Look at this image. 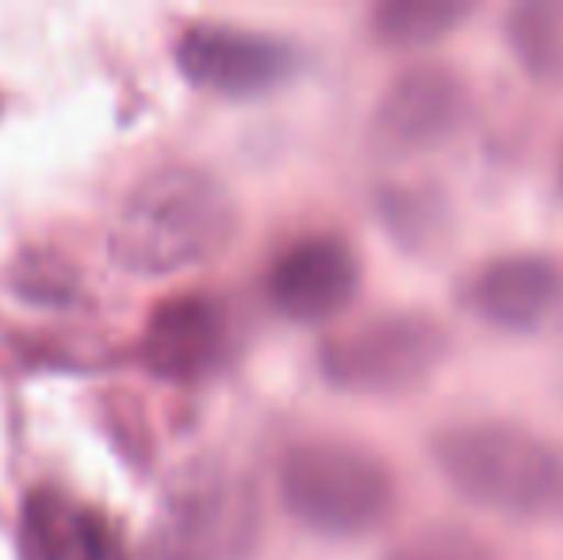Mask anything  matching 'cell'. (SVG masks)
<instances>
[{"label":"cell","mask_w":563,"mask_h":560,"mask_svg":"<svg viewBox=\"0 0 563 560\" xmlns=\"http://www.w3.org/2000/svg\"><path fill=\"white\" fill-rule=\"evenodd\" d=\"M146 373L173 384H200L234 358V322L223 299L185 292L154 307L139 342Z\"/></svg>","instance_id":"obj_9"},{"label":"cell","mask_w":563,"mask_h":560,"mask_svg":"<svg viewBox=\"0 0 563 560\" xmlns=\"http://www.w3.org/2000/svg\"><path fill=\"white\" fill-rule=\"evenodd\" d=\"M276 487L284 510L322 538H368L399 510L391 461L349 438H303L288 446Z\"/></svg>","instance_id":"obj_3"},{"label":"cell","mask_w":563,"mask_h":560,"mask_svg":"<svg viewBox=\"0 0 563 560\" xmlns=\"http://www.w3.org/2000/svg\"><path fill=\"white\" fill-rule=\"evenodd\" d=\"M234 234L238 204L223 180L196 165H165L131 188L108 234V250L119 270L165 277L219 257Z\"/></svg>","instance_id":"obj_2"},{"label":"cell","mask_w":563,"mask_h":560,"mask_svg":"<svg viewBox=\"0 0 563 560\" xmlns=\"http://www.w3.org/2000/svg\"><path fill=\"white\" fill-rule=\"evenodd\" d=\"M503 43L537 85H563V0H518L506 8Z\"/></svg>","instance_id":"obj_13"},{"label":"cell","mask_w":563,"mask_h":560,"mask_svg":"<svg viewBox=\"0 0 563 560\" xmlns=\"http://www.w3.org/2000/svg\"><path fill=\"white\" fill-rule=\"evenodd\" d=\"M475 15L467 0H379L368 12V35L387 51H426Z\"/></svg>","instance_id":"obj_14"},{"label":"cell","mask_w":563,"mask_h":560,"mask_svg":"<svg viewBox=\"0 0 563 560\" xmlns=\"http://www.w3.org/2000/svg\"><path fill=\"white\" fill-rule=\"evenodd\" d=\"M556 180H560V193H563V150H560V165H556Z\"/></svg>","instance_id":"obj_16"},{"label":"cell","mask_w":563,"mask_h":560,"mask_svg":"<svg viewBox=\"0 0 563 560\" xmlns=\"http://www.w3.org/2000/svg\"><path fill=\"white\" fill-rule=\"evenodd\" d=\"M20 557L23 560H119L108 526L69 499L66 492L38 487L27 495L20 515Z\"/></svg>","instance_id":"obj_11"},{"label":"cell","mask_w":563,"mask_h":560,"mask_svg":"<svg viewBox=\"0 0 563 560\" xmlns=\"http://www.w3.org/2000/svg\"><path fill=\"white\" fill-rule=\"evenodd\" d=\"M372 211L391 246L418 262L438 257L452 239V204L438 180H379Z\"/></svg>","instance_id":"obj_12"},{"label":"cell","mask_w":563,"mask_h":560,"mask_svg":"<svg viewBox=\"0 0 563 560\" xmlns=\"http://www.w3.org/2000/svg\"><path fill=\"white\" fill-rule=\"evenodd\" d=\"M261 507L250 480L223 461L173 472L150 530V560H245L257 546Z\"/></svg>","instance_id":"obj_5"},{"label":"cell","mask_w":563,"mask_h":560,"mask_svg":"<svg viewBox=\"0 0 563 560\" xmlns=\"http://www.w3.org/2000/svg\"><path fill=\"white\" fill-rule=\"evenodd\" d=\"M441 480L490 515L518 523L563 518V441L514 419H460L430 438Z\"/></svg>","instance_id":"obj_1"},{"label":"cell","mask_w":563,"mask_h":560,"mask_svg":"<svg viewBox=\"0 0 563 560\" xmlns=\"http://www.w3.org/2000/svg\"><path fill=\"white\" fill-rule=\"evenodd\" d=\"M456 299L503 334H541L563 319V262L544 250H506L460 277Z\"/></svg>","instance_id":"obj_8"},{"label":"cell","mask_w":563,"mask_h":560,"mask_svg":"<svg viewBox=\"0 0 563 560\" xmlns=\"http://www.w3.org/2000/svg\"><path fill=\"white\" fill-rule=\"evenodd\" d=\"M384 560H503L479 530L460 523H430L410 530L384 553Z\"/></svg>","instance_id":"obj_15"},{"label":"cell","mask_w":563,"mask_h":560,"mask_svg":"<svg viewBox=\"0 0 563 560\" xmlns=\"http://www.w3.org/2000/svg\"><path fill=\"white\" fill-rule=\"evenodd\" d=\"M364 265L349 239L314 231L273 257L265 277L268 304L291 322H330L361 296Z\"/></svg>","instance_id":"obj_10"},{"label":"cell","mask_w":563,"mask_h":560,"mask_svg":"<svg viewBox=\"0 0 563 560\" xmlns=\"http://www.w3.org/2000/svg\"><path fill=\"white\" fill-rule=\"evenodd\" d=\"M452 353L449 327L430 311H379L319 345V373L338 392L399 399L426 388Z\"/></svg>","instance_id":"obj_4"},{"label":"cell","mask_w":563,"mask_h":560,"mask_svg":"<svg viewBox=\"0 0 563 560\" xmlns=\"http://www.w3.org/2000/svg\"><path fill=\"white\" fill-rule=\"evenodd\" d=\"M475 89L449 62H410L372 108V139L391 154H426L472 123Z\"/></svg>","instance_id":"obj_6"},{"label":"cell","mask_w":563,"mask_h":560,"mask_svg":"<svg viewBox=\"0 0 563 560\" xmlns=\"http://www.w3.org/2000/svg\"><path fill=\"white\" fill-rule=\"evenodd\" d=\"M177 66L200 89L230 100H253L288 85L303 66L296 43L234 23H192L177 39Z\"/></svg>","instance_id":"obj_7"}]
</instances>
